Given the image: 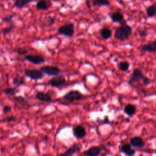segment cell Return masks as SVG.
I'll list each match as a JSON object with an SVG mask.
<instances>
[{"mask_svg": "<svg viewBox=\"0 0 156 156\" xmlns=\"http://www.w3.org/2000/svg\"><path fill=\"white\" fill-rule=\"evenodd\" d=\"M132 33V30L130 26L124 24L118 27L115 32V38L120 41L128 39Z\"/></svg>", "mask_w": 156, "mask_h": 156, "instance_id": "1", "label": "cell"}, {"mask_svg": "<svg viewBox=\"0 0 156 156\" xmlns=\"http://www.w3.org/2000/svg\"><path fill=\"white\" fill-rule=\"evenodd\" d=\"M75 32V27L73 23H69L61 26L57 30V33L59 35L63 36L66 37L70 38L73 36Z\"/></svg>", "mask_w": 156, "mask_h": 156, "instance_id": "2", "label": "cell"}, {"mask_svg": "<svg viewBox=\"0 0 156 156\" xmlns=\"http://www.w3.org/2000/svg\"><path fill=\"white\" fill-rule=\"evenodd\" d=\"M63 99L69 102H73L82 100L84 96L78 90H71L63 96Z\"/></svg>", "mask_w": 156, "mask_h": 156, "instance_id": "3", "label": "cell"}, {"mask_svg": "<svg viewBox=\"0 0 156 156\" xmlns=\"http://www.w3.org/2000/svg\"><path fill=\"white\" fill-rule=\"evenodd\" d=\"M25 75L27 78L34 80L42 79L44 78V73L37 69H27L25 70Z\"/></svg>", "mask_w": 156, "mask_h": 156, "instance_id": "4", "label": "cell"}, {"mask_svg": "<svg viewBox=\"0 0 156 156\" xmlns=\"http://www.w3.org/2000/svg\"><path fill=\"white\" fill-rule=\"evenodd\" d=\"M40 70L49 76H56L62 71L58 67L48 65L42 67Z\"/></svg>", "mask_w": 156, "mask_h": 156, "instance_id": "5", "label": "cell"}, {"mask_svg": "<svg viewBox=\"0 0 156 156\" xmlns=\"http://www.w3.org/2000/svg\"><path fill=\"white\" fill-rule=\"evenodd\" d=\"M146 78V76H144L143 71L139 68H136L133 71L131 78L129 79V83L132 85H134L136 83H138V82H140V80H144V79Z\"/></svg>", "mask_w": 156, "mask_h": 156, "instance_id": "6", "label": "cell"}, {"mask_svg": "<svg viewBox=\"0 0 156 156\" xmlns=\"http://www.w3.org/2000/svg\"><path fill=\"white\" fill-rule=\"evenodd\" d=\"M81 144L80 143H74L66 151L61 154L60 156H73L76 153H79L81 149Z\"/></svg>", "mask_w": 156, "mask_h": 156, "instance_id": "7", "label": "cell"}, {"mask_svg": "<svg viewBox=\"0 0 156 156\" xmlns=\"http://www.w3.org/2000/svg\"><path fill=\"white\" fill-rule=\"evenodd\" d=\"M66 81L65 78L63 76H56L49 80V84L53 87L59 88L61 86L65 85Z\"/></svg>", "mask_w": 156, "mask_h": 156, "instance_id": "8", "label": "cell"}, {"mask_svg": "<svg viewBox=\"0 0 156 156\" xmlns=\"http://www.w3.org/2000/svg\"><path fill=\"white\" fill-rule=\"evenodd\" d=\"M25 59L34 65H39L45 62V59L40 55H26Z\"/></svg>", "mask_w": 156, "mask_h": 156, "instance_id": "9", "label": "cell"}, {"mask_svg": "<svg viewBox=\"0 0 156 156\" xmlns=\"http://www.w3.org/2000/svg\"><path fill=\"white\" fill-rule=\"evenodd\" d=\"M73 135L78 139H82L86 135L87 132L82 126L78 125L73 129Z\"/></svg>", "mask_w": 156, "mask_h": 156, "instance_id": "10", "label": "cell"}, {"mask_svg": "<svg viewBox=\"0 0 156 156\" xmlns=\"http://www.w3.org/2000/svg\"><path fill=\"white\" fill-rule=\"evenodd\" d=\"M51 5V0H38L37 3L36 9L38 10H47Z\"/></svg>", "mask_w": 156, "mask_h": 156, "instance_id": "11", "label": "cell"}, {"mask_svg": "<svg viewBox=\"0 0 156 156\" xmlns=\"http://www.w3.org/2000/svg\"><path fill=\"white\" fill-rule=\"evenodd\" d=\"M131 145L135 148H142L145 146V142L143 140V138L140 137H134L130 139Z\"/></svg>", "mask_w": 156, "mask_h": 156, "instance_id": "12", "label": "cell"}, {"mask_svg": "<svg viewBox=\"0 0 156 156\" xmlns=\"http://www.w3.org/2000/svg\"><path fill=\"white\" fill-rule=\"evenodd\" d=\"M101 152V148L99 146H92L83 152L85 156H98Z\"/></svg>", "mask_w": 156, "mask_h": 156, "instance_id": "13", "label": "cell"}, {"mask_svg": "<svg viewBox=\"0 0 156 156\" xmlns=\"http://www.w3.org/2000/svg\"><path fill=\"white\" fill-rule=\"evenodd\" d=\"M36 98L40 101L51 102L53 101V98H52L51 94L49 93H45V92L43 91L37 92L36 95Z\"/></svg>", "mask_w": 156, "mask_h": 156, "instance_id": "14", "label": "cell"}, {"mask_svg": "<svg viewBox=\"0 0 156 156\" xmlns=\"http://www.w3.org/2000/svg\"><path fill=\"white\" fill-rule=\"evenodd\" d=\"M14 100L17 102L18 104H19L20 105H21L23 107L25 108V109H29L31 107V105L30 104L25 98H23V96H15L14 97Z\"/></svg>", "mask_w": 156, "mask_h": 156, "instance_id": "15", "label": "cell"}, {"mask_svg": "<svg viewBox=\"0 0 156 156\" xmlns=\"http://www.w3.org/2000/svg\"><path fill=\"white\" fill-rule=\"evenodd\" d=\"M120 151L125 154L127 156H134L135 154V150L131 148V145L129 143H126L121 146Z\"/></svg>", "mask_w": 156, "mask_h": 156, "instance_id": "16", "label": "cell"}, {"mask_svg": "<svg viewBox=\"0 0 156 156\" xmlns=\"http://www.w3.org/2000/svg\"><path fill=\"white\" fill-rule=\"evenodd\" d=\"M143 51L148 53H152V52L156 51V41L152 42L147 44H144L142 47Z\"/></svg>", "mask_w": 156, "mask_h": 156, "instance_id": "17", "label": "cell"}, {"mask_svg": "<svg viewBox=\"0 0 156 156\" xmlns=\"http://www.w3.org/2000/svg\"><path fill=\"white\" fill-rule=\"evenodd\" d=\"M34 1V0H15L14 5L16 8L21 9Z\"/></svg>", "mask_w": 156, "mask_h": 156, "instance_id": "18", "label": "cell"}, {"mask_svg": "<svg viewBox=\"0 0 156 156\" xmlns=\"http://www.w3.org/2000/svg\"><path fill=\"white\" fill-rule=\"evenodd\" d=\"M124 113L129 117H132L136 113V107L131 104H127L124 109Z\"/></svg>", "mask_w": 156, "mask_h": 156, "instance_id": "19", "label": "cell"}, {"mask_svg": "<svg viewBox=\"0 0 156 156\" xmlns=\"http://www.w3.org/2000/svg\"><path fill=\"white\" fill-rule=\"evenodd\" d=\"M13 85L15 87H20L23 85L25 84V79L24 76H16L12 80Z\"/></svg>", "mask_w": 156, "mask_h": 156, "instance_id": "20", "label": "cell"}, {"mask_svg": "<svg viewBox=\"0 0 156 156\" xmlns=\"http://www.w3.org/2000/svg\"><path fill=\"white\" fill-rule=\"evenodd\" d=\"M111 19L114 23H121L124 20V15L120 12H115L111 15Z\"/></svg>", "mask_w": 156, "mask_h": 156, "instance_id": "21", "label": "cell"}, {"mask_svg": "<svg viewBox=\"0 0 156 156\" xmlns=\"http://www.w3.org/2000/svg\"><path fill=\"white\" fill-rule=\"evenodd\" d=\"M112 33L109 28H103L101 31V36L104 40H108L112 37Z\"/></svg>", "mask_w": 156, "mask_h": 156, "instance_id": "22", "label": "cell"}, {"mask_svg": "<svg viewBox=\"0 0 156 156\" xmlns=\"http://www.w3.org/2000/svg\"><path fill=\"white\" fill-rule=\"evenodd\" d=\"M92 4L94 6H108L110 5V2L108 0H91Z\"/></svg>", "mask_w": 156, "mask_h": 156, "instance_id": "23", "label": "cell"}, {"mask_svg": "<svg viewBox=\"0 0 156 156\" xmlns=\"http://www.w3.org/2000/svg\"><path fill=\"white\" fill-rule=\"evenodd\" d=\"M129 67L130 64L128 61H121L118 65V68L119 70L123 72L128 71L129 70Z\"/></svg>", "mask_w": 156, "mask_h": 156, "instance_id": "24", "label": "cell"}, {"mask_svg": "<svg viewBox=\"0 0 156 156\" xmlns=\"http://www.w3.org/2000/svg\"><path fill=\"white\" fill-rule=\"evenodd\" d=\"M19 92V90L16 87H8L4 90V93L8 96H14Z\"/></svg>", "mask_w": 156, "mask_h": 156, "instance_id": "25", "label": "cell"}, {"mask_svg": "<svg viewBox=\"0 0 156 156\" xmlns=\"http://www.w3.org/2000/svg\"><path fill=\"white\" fill-rule=\"evenodd\" d=\"M146 14L149 17H153L156 15V5H152L146 9Z\"/></svg>", "mask_w": 156, "mask_h": 156, "instance_id": "26", "label": "cell"}, {"mask_svg": "<svg viewBox=\"0 0 156 156\" xmlns=\"http://www.w3.org/2000/svg\"><path fill=\"white\" fill-rule=\"evenodd\" d=\"M16 120V119L15 117L10 116V117H5L1 119V120L0 121L3 123H10V122H14V121H15Z\"/></svg>", "mask_w": 156, "mask_h": 156, "instance_id": "27", "label": "cell"}, {"mask_svg": "<svg viewBox=\"0 0 156 156\" xmlns=\"http://www.w3.org/2000/svg\"><path fill=\"white\" fill-rule=\"evenodd\" d=\"M14 27H15V25H14V24L11 25L8 27L4 28L3 30V33L4 34V35H6V34H8L12 32L14 29Z\"/></svg>", "mask_w": 156, "mask_h": 156, "instance_id": "28", "label": "cell"}, {"mask_svg": "<svg viewBox=\"0 0 156 156\" xmlns=\"http://www.w3.org/2000/svg\"><path fill=\"white\" fill-rule=\"evenodd\" d=\"M16 53L20 56H26L28 53V51L25 48H20L19 49H17Z\"/></svg>", "mask_w": 156, "mask_h": 156, "instance_id": "29", "label": "cell"}, {"mask_svg": "<svg viewBox=\"0 0 156 156\" xmlns=\"http://www.w3.org/2000/svg\"><path fill=\"white\" fill-rule=\"evenodd\" d=\"M14 15H12V14H11V15H9L7 16H5L4 17V18L3 19V21L4 22H12L13 21V18H14Z\"/></svg>", "mask_w": 156, "mask_h": 156, "instance_id": "30", "label": "cell"}, {"mask_svg": "<svg viewBox=\"0 0 156 156\" xmlns=\"http://www.w3.org/2000/svg\"><path fill=\"white\" fill-rule=\"evenodd\" d=\"M3 113H10V112H11V111H12V107L8 105L5 106H4V107L3 109Z\"/></svg>", "mask_w": 156, "mask_h": 156, "instance_id": "31", "label": "cell"}, {"mask_svg": "<svg viewBox=\"0 0 156 156\" xmlns=\"http://www.w3.org/2000/svg\"><path fill=\"white\" fill-rule=\"evenodd\" d=\"M148 32L146 30H142L139 31V35L141 37H145L148 36Z\"/></svg>", "mask_w": 156, "mask_h": 156, "instance_id": "32", "label": "cell"}, {"mask_svg": "<svg viewBox=\"0 0 156 156\" xmlns=\"http://www.w3.org/2000/svg\"><path fill=\"white\" fill-rule=\"evenodd\" d=\"M47 20H48V23L49 25H53L54 23L55 19L52 16H48Z\"/></svg>", "mask_w": 156, "mask_h": 156, "instance_id": "33", "label": "cell"}, {"mask_svg": "<svg viewBox=\"0 0 156 156\" xmlns=\"http://www.w3.org/2000/svg\"><path fill=\"white\" fill-rule=\"evenodd\" d=\"M108 123H109V119L107 118V119H106V120H104V121L101 124V125L105 124H108Z\"/></svg>", "mask_w": 156, "mask_h": 156, "instance_id": "34", "label": "cell"}, {"mask_svg": "<svg viewBox=\"0 0 156 156\" xmlns=\"http://www.w3.org/2000/svg\"><path fill=\"white\" fill-rule=\"evenodd\" d=\"M53 1L54 2H59V1H63V0H53Z\"/></svg>", "mask_w": 156, "mask_h": 156, "instance_id": "35", "label": "cell"}]
</instances>
